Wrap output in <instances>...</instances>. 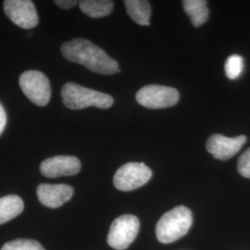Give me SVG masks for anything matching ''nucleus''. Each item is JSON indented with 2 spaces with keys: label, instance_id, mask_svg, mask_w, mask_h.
I'll return each instance as SVG.
<instances>
[{
  "label": "nucleus",
  "instance_id": "nucleus-1",
  "mask_svg": "<svg viewBox=\"0 0 250 250\" xmlns=\"http://www.w3.org/2000/svg\"><path fill=\"white\" fill-rule=\"evenodd\" d=\"M61 51L67 61L82 64L91 72L106 75L120 72L116 61L89 40L83 38L73 39L64 43Z\"/></svg>",
  "mask_w": 250,
  "mask_h": 250
},
{
  "label": "nucleus",
  "instance_id": "nucleus-12",
  "mask_svg": "<svg viewBox=\"0 0 250 250\" xmlns=\"http://www.w3.org/2000/svg\"><path fill=\"white\" fill-rule=\"evenodd\" d=\"M125 8L130 18L139 25L148 26L151 16V6L146 0H125Z\"/></svg>",
  "mask_w": 250,
  "mask_h": 250
},
{
  "label": "nucleus",
  "instance_id": "nucleus-2",
  "mask_svg": "<svg viewBox=\"0 0 250 250\" xmlns=\"http://www.w3.org/2000/svg\"><path fill=\"white\" fill-rule=\"evenodd\" d=\"M193 224V215L186 206H178L161 216L156 225L158 240L170 244L188 233Z\"/></svg>",
  "mask_w": 250,
  "mask_h": 250
},
{
  "label": "nucleus",
  "instance_id": "nucleus-6",
  "mask_svg": "<svg viewBox=\"0 0 250 250\" xmlns=\"http://www.w3.org/2000/svg\"><path fill=\"white\" fill-rule=\"evenodd\" d=\"M152 177V171L143 162H129L117 170L113 183L118 190L133 191L143 187Z\"/></svg>",
  "mask_w": 250,
  "mask_h": 250
},
{
  "label": "nucleus",
  "instance_id": "nucleus-19",
  "mask_svg": "<svg viewBox=\"0 0 250 250\" xmlns=\"http://www.w3.org/2000/svg\"><path fill=\"white\" fill-rule=\"evenodd\" d=\"M55 4L63 9H70L75 7L79 2L73 1V0H57L55 1Z\"/></svg>",
  "mask_w": 250,
  "mask_h": 250
},
{
  "label": "nucleus",
  "instance_id": "nucleus-17",
  "mask_svg": "<svg viewBox=\"0 0 250 250\" xmlns=\"http://www.w3.org/2000/svg\"><path fill=\"white\" fill-rule=\"evenodd\" d=\"M1 250H45L40 243L32 239H16L6 243Z\"/></svg>",
  "mask_w": 250,
  "mask_h": 250
},
{
  "label": "nucleus",
  "instance_id": "nucleus-15",
  "mask_svg": "<svg viewBox=\"0 0 250 250\" xmlns=\"http://www.w3.org/2000/svg\"><path fill=\"white\" fill-rule=\"evenodd\" d=\"M113 2L108 0H83L79 2L80 9L91 18H101L111 13Z\"/></svg>",
  "mask_w": 250,
  "mask_h": 250
},
{
  "label": "nucleus",
  "instance_id": "nucleus-18",
  "mask_svg": "<svg viewBox=\"0 0 250 250\" xmlns=\"http://www.w3.org/2000/svg\"><path fill=\"white\" fill-rule=\"evenodd\" d=\"M237 170L243 177L250 179V147L239 157L237 161Z\"/></svg>",
  "mask_w": 250,
  "mask_h": 250
},
{
  "label": "nucleus",
  "instance_id": "nucleus-4",
  "mask_svg": "<svg viewBox=\"0 0 250 250\" xmlns=\"http://www.w3.org/2000/svg\"><path fill=\"white\" fill-rule=\"evenodd\" d=\"M140 223L136 216L123 215L111 224L107 235V244L114 250H125L136 238Z\"/></svg>",
  "mask_w": 250,
  "mask_h": 250
},
{
  "label": "nucleus",
  "instance_id": "nucleus-9",
  "mask_svg": "<svg viewBox=\"0 0 250 250\" xmlns=\"http://www.w3.org/2000/svg\"><path fill=\"white\" fill-rule=\"evenodd\" d=\"M246 142L247 137L245 135L227 137L222 134H215L208 139L206 147L215 159L227 161L239 151Z\"/></svg>",
  "mask_w": 250,
  "mask_h": 250
},
{
  "label": "nucleus",
  "instance_id": "nucleus-10",
  "mask_svg": "<svg viewBox=\"0 0 250 250\" xmlns=\"http://www.w3.org/2000/svg\"><path fill=\"white\" fill-rule=\"evenodd\" d=\"M80 170V161L73 156H56L46 159L40 165L41 173L47 178L72 176Z\"/></svg>",
  "mask_w": 250,
  "mask_h": 250
},
{
  "label": "nucleus",
  "instance_id": "nucleus-8",
  "mask_svg": "<svg viewBox=\"0 0 250 250\" xmlns=\"http://www.w3.org/2000/svg\"><path fill=\"white\" fill-rule=\"evenodd\" d=\"M4 11L13 23L22 29H32L38 24V15L33 1L6 0Z\"/></svg>",
  "mask_w": 250,
  "mask_h": 250
},
{
  "label": "nucleus",
  "instance_id": "nucleus-3",
  "mask_svg": "<svg viewBox=\"0 0 250 250\" xmlns=\"http://www.w3.org/2000/svg\"><path fill=\"white\" fill-rule=\"evenodd\" d=\"M62 98L64 106L73 110L88 107L108 108L114 103L112 97L109 95L83 87L74 83H68L63 85Z\"/></svg>",
  "mask_w": 250,
  "mask_h": 250
},
{
  "label": "nucleus",
  "instance_id": "nucleus-11",
  "mask_svg": "<svg viewBox=\"0 0 250 250\" xmlns=\"http://www.w3.org/2000/svg\"><path fill=\"white\" fill-rule=\"evenodd\" d=\"M73 192L74 190L71 186L63 184H41L36 189L38 200L50 208H57L68 202L72 198Z\"/></svg>",
  "mask_w": 250,
  "mask_h": 250
},
{
  "label": "nucleus",
  "instance_id": "nucleus-7",
  "mask_svg": "<svg viewBox=\"0 0 250 250\" xmlns=\"http://www.w3.org/2000/svg\"><path fill=\"white\" fill-rule=\"evenodd\" d=\"M178 90L157 84L142 87L136 93V100L143 107L152 109L172 107L179 101Z\"/></svg>",
  "mask_w": 250,
  "mask_h": 250
},
{
  "label": "nucleus",
  "instance_id": "nucleus-13",
  "mask_svg": "<svg viewBox=\"0 0 250 250\" xmlns=\"http://www.w3.org/2000/svg\"><path fill=\"white\" fill-rule=\"evenodd\" d=\"M24 204L21 197L9 195L0 197V224H6L16 218L23 210Z\"/></svg>",
  "mask_w": 250,
  "mask_h": 250
},
{
  "label": "nucleus",
  "instance_id": "nucleus-14",
  "mask_svg": "<svg viewBox=\"0 0 250 250\" xmlns=\"http://www.w3.org/2000/svg\"><path fill=\"white\" fill-rule=\"evenodd\" d=\"M205 0H185L183 6L194 26H201L208 19L209 11Z\"/></svg>",
  "mask_w": 250,
  "mask_h": 250
},
{
  "label": "nucleus",
  "instance_id": "nucleus-5",
  "mask_svg": "<svg viewBox=\"0 0 250 250\" xmlns=\"http://www.w3.org/2000/svg\"><path fill=\"white\" fill-rule=\"evenodd\" d=\"M20 86L29 100L39 107H45L51 98V86L43 72L27 71L20 76Z\"/></svg>",
  "mask_w": 250,
  "mask_h": 250
},
{
  "label": "nucleus",
  "instance_id": "nucleus-16",
  "mask_svg": "<svg viewBox=\"0 0 250 250\" xmlns=\"http://www.w3.org/2000/svg\"><path fill=\"white\" fill-rule=\"evenodd\" d=\"M224 70H225L226 76L229 79L234 80V79L238 78L241 75L243 70H244L243 58L239 55L230 56L225 62Z\"/></svg>",
  "mask_w": 250,
  "mask_h": 250
},
{
  "label": "nucleus",
  "instance_id": "nucleus-20",
  "mask_svg": "<svg viewBox=\"0 0 250 250\" xmlns=\"http://www.w3.org/2000/svg\"><path fill=\"white\" fill-rule=\"evenodd\" d=\"M7 125V114L3 105L0 103V135L3 133Z\"/></svg>",
  "mask_w": 250,
  "mask_h": 250
}]
</instances>
